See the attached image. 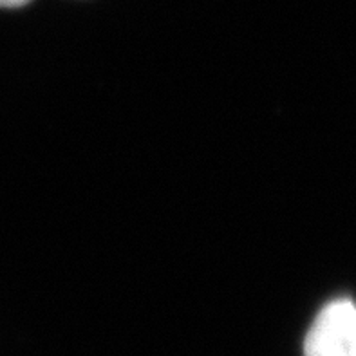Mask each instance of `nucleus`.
<instances>
[{
  "label": "nucleus",
  "instance_id": "f03ea898",
  "mask_svg": "<svg viewBox=\"0 0 356 356\" xmlns=\"http://www.w3.org/2000/svg\"><path fill=\"white\" fill-rule=\"evenodd\" d=\"M31 0H0V8H20L29 4Z\"/></svg>",
  "mask_w": 356,
  "mask_h": 356
},
{
  "label": "nucleus",
  "instance_id": "f257e3e1",
  "mask_svg": "<svg viewBox=\"0 0 356 356\" xmlns=\"http://www.w3.org/2000/svg\"><path fill=\"white\" fill-rule=\"evenodd\" d=\"M304 356H356V304L339 298L316 315L304 340Z\"/></svg>",
  "mask_w": 356,
  "mask_h": 356
}]
</instances>
